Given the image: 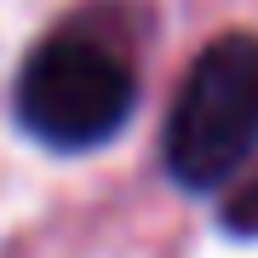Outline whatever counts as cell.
Here are the masks:
<instances>
[{"label":"cell","mask_w":258,"mask_h":258,"mask_svg":"<svg viewBox=\"0 0 258 258\" xmlns=\"http://www.w3.org/2000/svg\"><path fill=\"white\" fill-rule=\"evenodd\" d=\"M258 149V35H218L184 69L178 98L166 109L161 155L172 184L218 189L241 178Z\"/></svg>","instance_id":"obj_1"},{"label":"cell","mask_w":258,"mask_h":258,"mask_svg":"<svg viewBox=\"0 0 258 258\" xmlns=\"http://www.w3.org/2000/svg\"><path fill=\"white\" fill-rule=\"evenodd\" d=\"M12 109H18L23 132L40 138L46 149L86 155V149H103L109 138H120V126L132 120L138 75L109 40L63 29L23 57Z\"/></svg>","instance_id":"obj_2"},{"label":"cell","mask_w":258,"mask_h":258,"mask_svg":"<svg viewBox=\"0 0 258 258\" xmlns=\"http://www.w3.org/2000/svg\"><path fill=\"white\" fill-rule=\"evenodd\" d=\"M224 230L258 241V166H252V172H241V184L224 195Z\"/></svg>","instance_id":"obj_3"}]
</instances>
